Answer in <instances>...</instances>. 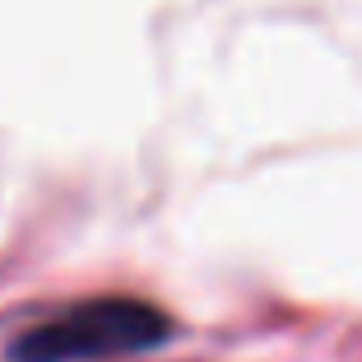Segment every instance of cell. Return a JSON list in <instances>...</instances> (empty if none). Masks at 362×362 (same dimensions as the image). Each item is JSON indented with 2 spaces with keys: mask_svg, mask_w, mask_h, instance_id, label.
<instances>
[{
  "mask_svg": "<svg viewBox=\"0 0 362 362\" xmlns=\"http://www.w3.org/2000/svg\"><path fill=\"white\" fill-rule=\"evenodd\" d=\"M177 333L173 316L139 295H89L47 312L8 341L13 362H105L160 350Z\"/></svg>",
  "mask_w": 362,
  "mask_h": 362,
  "instance_id": "6da1fadb",
  "label": "cell"
}]
</instances>
